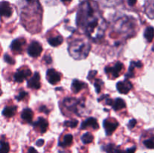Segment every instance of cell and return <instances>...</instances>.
<instances>
[{
  "instance_id": "obj_9",
  "label": "cell",
  "mask_w": 154,
  "mask_h": 153,
  "mask_svg": "<svg viewBox=\"0 0 154 153\" xmlns=\"http://www.w3.org/2000/svg\"><path fill=\"white\" fill-rule=\"evenodd\" d=\"M117 88L121 94H128L132 88V84L128 80L120 81L117 83Z\"/></svg>"
},
{
  "instance_id": "obj_2",
  "label": "cell",
  "mask_w": 154,
  "mask_h": 153,
  "mask_svg": "<svg viewBox=\"0 0 154 153\" xmlns=\"http://www.w3.org/2000/svg\"><path fill=\"white\" fill-rule=\"evenodd\" d=\"M90 50V45L84 40H76L71 44L69 48L70 55L75 59H82L87 57Z\"/></svg>"
},
{
  "instance_id": "obj_3",
  "label": "cell",
  "mask_w": 154,
  "mask_h": 153,
  "mask_svg": "<svg viewBox=\"0 0 154 153\" xmlns=\"http://www.w3.org/2000/svg\"><path fill=\"white\" fill-rule=\"evenodd\" d=\"M63 104L69 110L75 112L77 115H80L79 107H84V104L83 101H78L77 99L72 98H66L63 101Z\"/></svg>"
},
{
  "instance_id": "obj_28",
  "label": "cell",
  "mask_w": 154,
  "mask_h": 153,
  "mask_svg": "<svg viewBox=\"0 0 154 153\" xmlns=\"http://www.w3.org/2000/svg\"><path fill=\"white\" fill-rule=\"evenodd\" d=\"M102 2H103L107 6H113L118 4L121 0H101Z\"/></svg>"
},
{
  "instance_id": "obj_8",
  "label": "cell",
  "mask_w": 154,
  "mask_h": 153,
  "mask_svg": "<svg viewBox=\"0 0 154 153\" xmlns=\"http://www.w3.org/2000/svg\"><path fill=\"white\" fill-rule=\"evenodd\" d=\"M47 80L52 85L57 84L61 80V74L54 69H48L47 71Z\"/></svg>"
},
{
  "instance_id": "obj_25",
  "label": "cell",
  "mask_w": 154,
  "mask_h": 153,
  "mask_svg": "<svg viewBox=\"0 0 154 153\" xmlns=\"http://www.w3.org/2000/svg\"><path fill=\"white\" fill-rule=\"evenodd\" d=\"M10 150L9 144L6 141H1V153H8Z\"/></svg>"
},
{
  "instance_id": "obj_30",
  "label": "cell",
  "mask_w": 154,
  "mask_h": 153,
  "mask_svg": "<svg viewBox=\"0 0 154 153\" xmlns=\"http://www.w3.org/2000/svg\"><path fill=\"white\" fill-rule=\"evenodd\" d=\"M104 149L106 151L107 153H114L116 152V148L114 144H108L105 147H104Z\"/></svg>"
},
{
  "instance_id": "obj_21",
  "label": "cell",
  "mask_w": 154,
  "mask_h": 153,
  "mask_svg": "<svg viewBox=\"0 0 154 153\" xmlns=\"http://www.w3.org/2000/svg\"><path fill=\"white\" fill-rule=\"evenodd\" d=\"M48 41L50 45L53 46H57L61 44L63 41V38L62 36L58 35L56 37H51L48 39Z\"/></svg>"
},
{
  "instance_id": "obj_34",
  "label": "cell",
  "mask_w": 154,
  "mask_h": 153,
  "mask_svg": "<svg viewBox=\"0 0 154 153\" xmlns=\"http://www.w3.org/2000/svg\"><path fill=\"white\" fill-rule=\"evenodd\" d=\"M96 74H97V71L96 70H90V73H89L88 74V76H87V78H88V80H93V78L95 77V76L96 75Z\"/></svg>"
},
{
  "instance_id": "obj_6",
  "label": "cell",
  "mask_w": 154,
  "mask_h": 153,
  "mask_svg": "<svg viewBox=\"0 0 154 153\" xmlns=\"http://www.w3.org/2000/svg\"><path fill=\"white\" fill-rule=\"evenodd\" d=\"M118 125V122L114 119H105L103 122L104 128H105L107 135L112 134L117 128Z\"/></svg>"
},
{
  "instance_id": "obj_18",
  "label": "cell",
  "mask_w": 154,
  "mask_h": 153,
  "mask_svg": "<svg viewBox=\"0 0 154 153\" xmlns=\"http://www.w3.org/2000/svg\"><path fill=\"white\" fill-rule=\"evenodd\" d=\"M85 86L86 84L83 82L82 81L78 80H74L72 84V89L75 93H78Z\"/></svg>"
},
{
  "instance_id": "obj_13",
  "label": "cell",
  "mask_w": 154,
  "mask_h": 153,
  "mask_svg": "<svg viewBox=\"0 0 154 153\" xmlns=\"http://www.w3.org/2000/svg\"><path fill=\"white\" fill-rule=\"evenodd\" d=\"M87 128H92L93 129L96 130V129L99 128V124H98V122L96 118H93V117H90L88 118L87 120L83 122L81 124V129H85Z\"/></svg>"
},
{
  "instance_id": "obj_37",
  "label": "cell",
  "mask_w": 154,
  "mask_h": 153,
  "mask_svg": "<svg viewBox=\"0 0 154 153\" xmlns=\"http://www.w3.org/2000/svg\"><path fill=\"white\" fill-rule=\"evenodd\" d=\"M135 150H136V147L133 146V147H131V148H127L126 150V153H135Z\"/></svg>"
},
{
  "instance_id": "obj_40",
  "label": "cell",
  "mask_w": 154,
  "mask_h": 153,
  "mask_svg": "<svg viewBox=\"0 0 154 153\" xmlns=\"http://www.w3.org/2000/svg\"><path fill=\"white\" fill-rule=\"evenodd\" d=\"M44 142H45V141H44V140L40 139V140H38L37 142H36V145H37L38 146L40 147V146H43Z\"/></svg>"
},
{
  "instance_id": "obj_11",
  "label": "cell",
  "mask_w": 154,
  "mask_h": 153,
  "mask_svg": "<svg viewBox=\"0 0 154 153\" xmlns=\"http://www.w3.org/2000/svg\"><path fill=\"white\" fill-rule=\"evenodd\" d=\"M27 86L29 88L33 89H38L41 87L40 83V74L38 72H35L32 76L30 78L27 82Z\"/></svg>"
},
{
  "instance_id": "obj_16",
  "label": "cell",
  "mask_w": 154,
  "mask_h": 153,
  "mask_svg": "<svg viewBox=\"0 0 154 153\" xmlns=\"http://www.w3.org/2000/svg\"><path fill=\"white\" fill-rule=\"evenodd\" d=\"M21 118L23 120L26 122L30 123L32 121L33 118V112L31 109L29 108H26L23 110L22 113H21Z\"/></svg>"
},
{
  "instance_id": "obj_7",
  "label": "cell",
  "mask_w": 154,
  "mask_h": 153,
  "mask_svg": "<svg viewBox=\"0 0 154 153\" xmlns=\"http://www.w3.org/2000/svg\"><path fill=\"white\" fill-rule=\"evenodd\" d=\"M31 70L28 68L20 69V70H18L15 73L14 76V79L16 82H22L24 80H26L27 77L31 76Z\"/></svg>"
},
{
  "instance_id": "obj_20",
  "label": "cell",
  "mask_w": 154,
  "mask_h": 153,
  "mask_svg": "<svg viewBox=\"0 0 154 153\" xmlns=\"http://www.w3.org/2000/svg\"><path fill=\"white\" fill-rule=\"evenodd\" d=\"M113 109L115 111H118L120 110L123 109V108L126 107V102L123 100V99L122 98H117L116 100H114V103H113Z\"/></svg>"
},
{
  "instance_id": "obj_23",
  "label": "cell",
  "mask_w": 154,
  "mask_h": 153,
  "mask_svg": "<svg viewBox=\"0 0 154 153\" xmlns=\"http://www.w3.org/2000/svg\"><path fill=\"white\" fill-rule=\"evenodd\" d=\"M72 141H73V136L69 134L64 136L63 140L60 142V146H69L72 143Z\"/></svg>"
},
{
  "instance_id": "obj_26",
  "label": "cell",
  "mask_w": 154,
  "mask_h": 153,
  "mask_svg": "<svg viewBox=\"0 0 154 153\" xmlns=\"http://www.w3.org/2000/svg\"><path fill=\"white\" fill-rule=\"evenodd\" d=\"M78 124V121L75 119L66 121L64 122V125L66 126V127H69V128H76Z\"/></svg>"
},
{
  "instance_id": "obj_12",
  "label": "cell",
  "mask_w": 154,
  "mask_h": 153,
  "mask_svg": "<svg viewBox=\"0 0 154 153\" xmlns=\"http://www.w3.org/2000/svg\"><path fill=\"white\" fill-rule=\"evenodd\" d=\"M35 128H37L41 133H45L48 128V122L45 118H38L36 122L33 124Z\"/></svg>"
},
{
  "instance_id": "obj_42",
  "label": "cell",
  "mask_w": 154,
  "mask_h": 153,
  "mask_svg": "<svg viewBox=\"0 0 154 153\" xmlns=\"http://www.w3.org/2000/svg\"><path fill=\"white\" fill-rule=\"evenodd\" d=\"M29 4H35V3L38 2V0H26Z\"/></svg>"
},
{
  "instance_id": "obj_33",
  "label": "cell",
  "mask_w": 154,
  "mask_h": 153,
  "mask_svg": "<svg viewBox=\"0 0 154 153\" xmlns=\"http://www.w3.org/2000/svg\"><path fill=\"white\" fill-rule=\"evenodd\" d=\"M136 123H137L136 120L134 119V118H132V119H131L130 121H129V124H128V128H129V129H132L135 126Z\"/></svg>"
},
{
  "instance_id": "obj_41",
  "label": "cell",
  "mask_w": 154,
  "mask_h": 153,
  "mask_svg": "<svg viewBox=\"0 0 154 153\" xmlns=\"http://www.w3.org/2000/svg\"><path fill=\"white\" fill-rule=\"evenodd\" d=\"M27 153H38V152L36 151V150L33 147H30V148H29L28 152H27Z\"/></svg>"
},
{
  "instance_id": "obj_14",
  "label": "cell",
  "mask_w": 154,
  "mask_h": 153,
  "mask_svg": "<svg viewBox=\"0 0 154 153\" xmlns=\"http://www.w3.org/2000/svg\"><path fill=\"white\" fill-rule=\"evenodd\" d=\"M12 14V8L8 2H2L1 15L5 17H10Z\"/></svg>"
},
{
  "instance_id": "obj_15",
  "label": "cell",
  "mask_w": 154,
  "mask_h": 153,
  "mask_svg": "<svg viewBox=\"0 0 154 153\" xmlns=\"http://www.w3.org/2000/svg\"><path fill=\"white\" fill-rule=\"evenodd\" d=\"M143 66L142 63L140 61H133L130 63V67L129 68V71L126 74V77H134L135 74H134V69L135 68H141Z\"/></svg>"
},
{
  "instance_id": "obj_31",
  "label": "cell",
  "mask_w": 154,
  "mask_h": 153,
  "mask_svg": "<svg viewBox=\"0 0 154 153\" xmlns=\"http://www.w3.org/2000/svg\"><path fill=\"white\" fill-rule=\"evenodd\" d=\"M27 95H28V93H27L26 92L22 91L17 94V96H16V99L20 101V100H22L23 99L25 98Z\"/></svg>"
},
{
  "instance_id": "obj_27",
  "label": "cell",
  "mask_w": 154,
  "mask_h": 153,
  "mask_svg": "<svg viewBox=\"0 0 154 153\" xmlns=\"http://www.w3.org/2000/svg\"><path fill=\"white\" fill-rule=\"evenodd\" d=\"M144 144L147 148H154V136L144 141Z\"/></svg>"
},
{
  "instance_id": "obj_32",
  "label": "cell",
  "mask_w": 154,
  "mask_h": 153,
  "mask_svg": "<svg viewBox=\"0 0 154 153\" xmlns=\"http://www.w3.org/2000/svg\"><path fill=\"white\" fill-rule=\"evenodd\" d=\"M4 58H5V61L7 63H8V64H14L15 63L14 60L10 56L8 55V54H5V55L4 56Z\"/></svg>"
},
{
  "instance_id": "obj_17",
  "label": "cell",
  "mask_w": 154,
  "mask_h": 153,
  "mask_svg": "<svg viewBox=\"0 0 154 153\" xmlns=\"http://www.w3.org/2000/svg\"><path fill=\"white\" fill-rule=\"evenodd\" d=\"M17 112V106H5L2 111V115L7 118H11L14 116Z\"/></svg>"
},
{
  "instance_id": "obj_38",
  "label": "cell",
  "mask_w": 154,
  "mask_h": 153,
  "mask_svg": "<svg viewBox=\"0 0 154 153\" xmlns=\"http://www.w3.org/2000/svg\"><path fill=\"white\" fill-rule=\"evenodd\" d=\"M128 4L129 6H134L137 2V0H127Z\"/></svg>"
},
{
  "instance_id": "obj_1",
  "label": "cell",
  "mask_w": 154,
  "mask_h": 153,
  "mask_svg": "<svg viewBox=\"0 0 154 153\" xmlns=\"http://www.w3.org/2000/svg\"><path fill=\"white\" fill-rule=\"evenodd\" d=\"M77 24L84 26L86 34L93 39L103 37L106 28V23L99 14L97 4L92 0H87L81 4Z\"/></svg>"
},
{
  "instance_id": "obj_44",
  "label": "cell",
  "mask_w": 154,
  "mask_h": 153,
  "mask_svg": "<svg viewBox=\"0 0 154 153\" xmlns=\"http://www.w3.org/2000/svg\"><path fill=\"white\" fill-rule=\"evenodd\" d=\"M61 1L63 2V3H69V2H70L72 0H61Z\"/></svg>"
},
{
  "instance_id": "obj_43",
  "label": "cell",
  "mask_w": 154,
  "mask_h": 153,
  "mask_svg": "<svg viewBox=\"0 0 154 153\" xmlns=\"http://www.w3.org/2000/svg\"><path fill=\"white\" fill-rule=\"evenodd\" d=\"M116 153H126V151H123V150L120 149L119 148H116Z\"/></svg>"
},
{
  "instance_id": "obj_4",
  "label": "cell",
  "mask_w": 154,
  "mask_h": 153,
  "mask_svg": "<svg viewBox=\"0 0 154 153\" xmlns=\"http://www.w3.org/2000/svg\"><path fill=\"white\" fill-rule=\"evenodd\" d=\"M123 64L120 62H117L114 64V66H108L105 68V71L107 74L111 75L113 77L117 78L119 75L121 74V71L123 70Z\"/></svg>"
},
{
  "instance_id": "obj_5",
  "label": "cell",
  "mask_w": 154,
  "mask_h": 153,
  "mask_svg": "<svg viewBox=\"0 0 154 153\" xmlns=\"http://www.w3.org/2000/svg\"><path fill=\"white\" fill-rule=\"evenodd\" d=\"M42 52V46L38 41L32 42L28 47V54L31 57L33 58H37L41 55Z\"/></svg>"
},
{
  "instance_id": "obj_29",
  "label": "cell",
  "mask_w": 154,
  "mask_h": 153,
  "mask_svg": "<svg viewBox=\"0 0 154 153\" xmlns=\"http://www.w3.org/2000/svg\"><path fill=\"white\" fill-rule=\"evenodd\" d=\"M103 85V82H102L101 80L98 79L96 80V82H95L94 86H95V88H96V91L97 93H100L101 89H102V86Z\"/></svg>"
},
{
  "instance_id": "obj_45",
  "label": "cell",
  "mask_w": 154,
  "mask_h": 153,
  "mask_svg": "<svg viewBox=\"0 0 154 153\" xmlns=\"http://www.w3.org/2000/svg\"><path fill=\"white\" fill-rule=\"evenodd\" d=\"M152 50L154 51V45H153V49H152Z\"/></svg>"
},
{
  "instance_id": "obj_39",
  "label": "cell",
  "mask_w": 154,
  "mask_h": 153,
  "mask_svg": "<svg viewBox=\"0 0 154 153\" xmlns=\"http://www.w3.org/2000/svg\"><path fill=\"white\" fill-rule=\"evenodd\" d=\"M113 103H114V100L112 99L109 98V97L106 99V104L109 105V106H112Z\"/></svg>"
},
{
  "instance_id": "obj_19",
  "label": "cell",
  "mask_w": 154,
  "mask_h": 153,
  "mask_svg": "<svg viewBox=\"0 0 154 153\" xmlns=\"http://www.w3.org/2000/svg\"><path fill=\"white\" fill-rule=\"evenodd\" d=\"M146 13L150 18H154V0H148L146 4Z\"/></svg>"
},
{
  "instance_id": "obj_10",
  "label": "cell",
  "mask_w": 154,
  "mask_h": 153,
  "mask_svg": "<svg viewBox=\"0 0 154 153\" xmlns=\"http://www.w3.org/2000/svg\"><path fill=\"white\" fill-rule=\"evenodd\" d=\"M26 44V40L24 38H17L13 40L11 44V49L15 53H20L23 49L24 45Z\"/></svg>"
},
{
  "instance_id": "obj_24",
  "label": "cell",
  "mask_w": 154,
  "mask_h": 153,
  "mask_svg": "<svg viewBox=\"0 0 154 153\" xmlns=\"http://www.w3.org/2000/svg\"><path fill=\"white\" fill-rule=\"evenodd\" d=\"M81 140H82V142H84V144L90 143V142H92L93 141V134L89 133V132L84 134L81 136Z\"/></svg>"
},
{
  "instance_id": "obj_35",
  "label": "cell",
  "mask_w": 154,
  "mask_h": 153,
  "mask_svg": "<svg viewBox=\"0 0 154 153\" xmlns=\"http://www.w3.org/2000/svg\"><path fill=\"white\" fill-rule=\"evenodd\" d=\"M39 110L42 112H45V113L48 114L49 113V110H48V108L46 107L45 106H41L40 108H39Z\"/></svg>"
},
{
  "instance_id": "obj_36",
  "label": "cell",
  "mask_w": 154,
  "mask_h": 153,
  "mask_svg": "<svg viewBox=\"0 0 154 153\" xmlns=\"http://www.w3.org/2000/svg\"><path fill=\"white\" fill-rule=\"evenodd\" d=\"M44 59H45V61H46V63L47 64H50V63L52 62V59H51V56H45V58H44Z\"/></svg>"
},
{
  "instance_id": "obj_22",
  "label": "cell",
  "mask_w": 154,
  "mask_h": 153,
  "mask_svg": "<svg viewBox=\"0 0 154 153\" xmlns=\"http://www.w3.org/2000/svg\"><path fill=\"white\" fill-rule=\"evenodd\" d=\"M144 38L148 42H151L154 38V28L152 26L147 27L144 31Z\"/></svg>"
}]
</instances>
